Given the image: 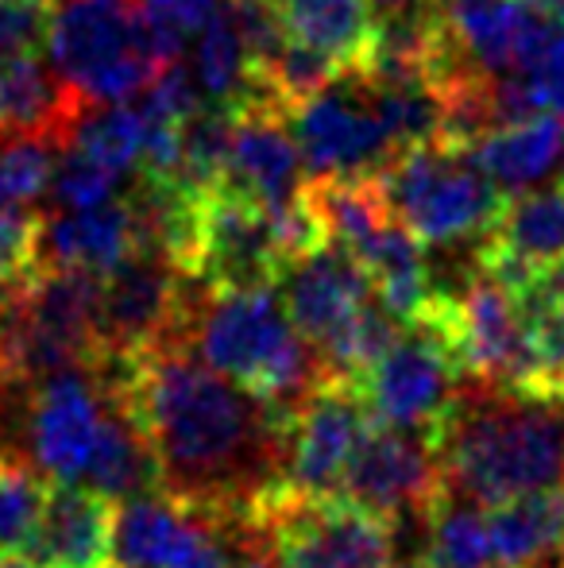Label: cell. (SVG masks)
I'll use <instances>...</instances> for the list:
<instances>
[{
  "label": "cell",
  "mask_w": 564,
  "mask_h": 568,
  "mask_svg": "<svg viewBox=\"0 0 564 568\" xmlns=\"http://www.w3.org/2000/svg\"><path fill=\"white\" fill-rule=\"evenodd\" d=\"M475 163L506 197L537 186L553 174L564 159V120L561 116H530L519 124L491 128L472 148Z\"/></svg>",
  "instance_id": "cell-20"
},
{
  "label": "cell",
  "mask_w": 564,
  "mask_h": 568,
  "mask_svg": "<svg viewBox=\"0 0 564 568\" xmlns=\"http://www.w3.org/2000/svg\"><path fill=\"white\" fill-rule=\"evenodd\" d=\"M189 74H194L197 93L209 105H244V101L256 98V90H252V62L228 4H221L217 16L194 36Z\"/></svg>",
  "instance_id": "cell-24"
},
{
  "label": "cell",
  "mask_w": 564,
  "mask_h": 568,
  "mask_svg": "<svg viewBox=\"0 0 564 568\" xmlns=\"http://www.w3.org/2000/svg\"><path fill=\"white\" fill-rule=\"evenodd\" d=\"M468 383L437 434L449 495L495 507L564 487V403Z\"/></svg>",
  "instance_id": "cell-3"
},
{
  "label": "cell",
  "mask_w": 564,
  "mask_h": 568,
  "mask_svg": "<svg viewBox=\"0 0 564 568\" xmlns=\"http://www.w3.org/2000/svg\"><path fill=\"white\" fill-rule=\"evenodd\" d=\"M23 442L47 479L85 484L109 499L155 491L158 468L132 414L121 356L62 367L31 379L23 398Z\"/></svg>",
  "instance_id": "cell-2"
},
{
  "label": "cell",
  "mask_w": 564,
  "mask_h": 568,
  "mask_svg": "<svg viewBox=\"0 0 564 568\" xmlns=\"http://www.w3.org/2000/svg\"><path fill=\"white\" fill-rule=\"evenodd\" d=\"M178 341L189 344L213 372L286 410H294L329 375L314 344L294 329L275 286L221 291L202 275H186Z\"/></svg>",
  "instance_id": "cell-4"
},
{
  "label": "cell",
  "mask_w": 564,
  "mask_h": 568,
  "mask_svg": "<svg viewBox=\"0 0 564 568\" xmlns=\"http://www.w3.org/2000/svg\"><path fill=\"white\" fill-rule=\"evenodd\" d=\"M54 143L47 135H0V197L12 205L39 202L51 186Z\"/></svg>",
  "instance_id": "cell-29"
},
{
  "label": "cell",
  "mask_w": 564,
  "mask_h": 568,
  "mask_svg": "<svg viewBox=\"0 0 564 568\" xmlns=\"http://www.w3.org/2000/svg\"><path fill=\"white\" fill-rule=\"evenodd\" d=\"M488 530L499 565L550 561L564 541V487L514 495L506 503L488 507Z\"/></svg>",
  "instance_id": "cell-21"
},
{
  "label": "cell",
  "mask_w": 564,
  "mask_h": 568,
  "mask_svg": "<svg viewBox=\"0 0 564 568\" xmlns=\"http://www.w3.org/2000/svg\"><path fill=\"white\" fill-rule=\"evenodd\" d=\"M286 260L275 240L271 213L233 190H213L202 202L197 255L189 275H202L209 286H275Z\"/></svg>",
  "instance_id": "cell-14"
},
{
  "label": "cell",
  "mask_w": 564,
  "mask_h": 568,
  "mask_svg": "<svg viewBox=\"0 0 564 568\" xmlns=\"http://www.w3.org/2000/svg\"><path fill=\"white\" fill-rule=\"evenodd\" d=\"M121 372L158 487L228 510H256L286 487V406L225 379L182 341L121 356Z\"/></svg>",
  "instance_id": "cell-1"
},
{
  "label": "cell",
  "mask_w": 564,
  "mask_h": 568,
  "mask_svg": "<svg viewBox=\"0 0 564 568\" xmlns=\"http://www.w3.org/2000/svg\"><path fill=\"white\" fill-rule=\"evenodd\" d=\"M457 51L483 74H526L557 31L534 0H433Z\"/></svg>",
  "instance_id": "cell-16"
},
{
  "label": "cell",
  "mask_w": 564,
  "mask_h": 568,
  "mask_svg": "<svg viewBox=\"0 0 564 568\" xmlns=\"http://www.w3.org/2000/svg\"><path fill=\"white\" fill-rule=\"evenodd\" d=\"M116 186H121V174L109 171L105 163L85 155L74 143H62L47 194L54 197V210H85V205H101L116 197Z\"/></svg>",
  "instance_id": "cell-30"
},
{
  "label": "cell",
  "mask_w": 564,
  "mask_h": 568,
  "mask_svg": "<svg viewBox=\"0 0 564 568\" xmlns=\"http://www.w3.org/2000/svg\"><path fill=\"white\" fill-rule=\"evenodd\" d=\"M132 252H136V232L124 197L39 217V267H74L105 278Z\"/></svg>",
  "instance_id": "cell-18"
},
{
  "label": "cell",
  "mask_w": 564,
  "mask_h": 568,
  "mask_svg": "<svg viewBox=\"0 0 564 568\" xmlns=\"http://www.w3.org/2000/svg\"><path fill=\"white\" fill-rule=\"evenodd\" d=\"M526 314L530 341V390L526 398H550L564 403V298L537 278L530 291L519 294Z\"/></svg>",
  "instance_id": "cell-26"
},
{
  "label": "cell",
  "mask_w": 564,
  "mask_h": 568,
  "mask_svg": "<svg viewBox=\"0 0 564 568\" xmlns=\"http://www.w3.org/2000/svg\"><path fill=\"white\" fill-rule=\"evenodd\" d=\"M545 283H550V286H553V291H557V294H561V298H564V255H561V260H557V263H553V267H550V271H545Z\"/></svg>",
  "instance_id": "cell-34"
},
{
  "label": "cell",
  "mask_w": 564,
  "mask_h": 568,
  "mask_svg": "<svg viewBox=\"0 0 564 568\" xmlns=\"http://www.w3.org/2000/svg\"><path fill=\"white\" fill-rule=\"evenodd\" d=\"M39 267V217L23 205H0V283L28 278Z\"/></svg>",
  "instance_id": "cell-31"
},
{
  "label": "cell",
  "mask_w": 564,
  "mask_h": 568,
  "mask_svg": "<svg viewBox=\"0 0 564 568\" xmlns=\"http://www.w3.org/2000/svg\"><path fill=\"white\" fill-rule=\"evenodd\" d=\"M387 568H429V565H425V561H399V565L391 561V565H387Z\"/></svg>",
  "instance_id": "cell-37"
},
{
  "label": "cell",
  "mask_w": 564,
  "mask_h": 568,
  "mask_svg": "<svg viewBox=\"0 0 564 568\" xmlns=\"http://www.w3.org/2000/svg\"><path fill=\"white\" fill-rule=\"evenodd\" d=\"M491 568V565H488ZM499 568H526V565H499Z\"/></svg>",
  "instance_id": "cell-39"
},
{
  "label": "cell",
  "mask_w": 564,
  "mask_h": 568,
  "mask_svg": "<svg viewBox=\"0 0 564 568\" xmlns=\"http://www.w3.org/2000/svg\"><path fill=\"white\" fill-rule=\"evenodd\" d=\"M557 568H564V541H561V557H557Z\"/></svg>",
  "instance_id": "cell-38"
},
{
  "label": "cell",
  "mask_w": 564,
  "mask_h": 568,
  "mask_svg": "<svg viewBox=\"0 0 564 568\" xmlns=\"http://www.w3.org/2000/svg\"><path fill=\"white\" fill-rule=\"evenodd\" d=\"M43 43L85 105L132 101L163 70L143 43L140 0H54Z\"/></svg>",
  "instance_id": "cell-6"
},
{
  "label": "cell",
  "mask_w": 564,
  "mask_h": 568,
  "mask_svg": "<svg viewBox=\"0 0 564 568\" xmlns=\"http://www.w3.org/2000/svg\"><path fill=\"white\" fill-rule=\"evenodd\" d=\"M371 414L352 379L325 375L290 410L286 437V487L298 495H340L348 460Z\"/></svg>",
  "instance_id": "cell-13"
},
{
  "label": "cell",
  "mask_w": 564,
  "mask_h": 568,
  "mask_svg": "<svg viewBox=\"0 0 564 568\" xmlns=\"http://www.w3.org/2000/svg\"><path fill=\"white\" fill-rule=\"evenodd\" d=\"M534 4H537V8H545V12H550L553 20H557L561 28H564V0H534Z\"/></svg>",
  "instance_id": "cell-35"
},
{
  "label": "cell",
  "mask_w": 564,
  "mask_h": 568,
  "mask_svg": "<svg viewBox=\"0 0 564 568\" xmlns=\"http://www.w3.org/2000/svg\"><path fill=\"white\" fill-rule=\"evenodd\" d=\"M488 236L534 267L550 271L564 255V186L511 194Z\"/></svg>",
  "instance_id": "cell-23"
},
{
  "label": "cell",
  "mask_w": 564,
  "mask_h": 568,
  "mask_svg": "<svg viewBox=\"0 0 564 568\" xmlns=\"http://www.w3.org/2000/svg\"><path fill=\"white\" fill-rule=\"evenodd\" d=\"M286 120L309 179H376L399 155L356 74H340L329 90L294 105Z\"/></svg>",
  "instance_id": "cell-9"
},
{
  "label": "cell",
  "mask_w": 564,
  "mask_h": 568,
  "mask_svg": "<svg viewBox=\"0 0 564 568\" xmlns=\"http://www.w3.org/2000/svg\"><path fill=\"white\" fill-rule=\"evenodd\" d=\"M522 78H526L537 109L564 120V28L561 23H557V31H553L550 43H545V51L537 54L534 67H530Z\"/></svg>",
  "instance_id": "cell-33"
},
{
  "label": "cell",
  "mask_w": 564,
  "mask_h": 568,
  "mask_svg": "<svg viewBox=\"0 0 564 568\" xmlns=\"http://www.w3.org/2000/svg\"><path fill=\"white\" fill-rule=\"evenodd\" d=\"M340 495L379 510V515L407 523V518H429V510L449 495L437 442L418 429L368 422L352 460H348Z\"/></svg>",
  "instance_id": "cell-10"
},
{
  "label": "cell",
  "mask_w": 564,
  "mask_h": 568,
  "mask_svg": "<svg viewBox=\"0 0 564 568\" xmlns=\"http://www.w3.org/2000/svg\"><path fill=\"white\" fill-rule=\"evenodd\" d=\"M54 0H0V62L31 54L47 39Z\"/></svg>",
  "instance_id": "cell-32"
},
{
  "label": "cell",
  "mask_w": 564,
  "mask_h": 568,
  "mask_svg": "<svg viewBox=\"0 0 564 568\" xmlns=\"http://www.w3.org/2000/svg\"><path fill=\"white\" fill-rule=\"evenodd\" d=\"M113 534L116 499L85 484L51 479L43 515L23 557L35 568H116Z\"/></svg>",
  "instance_id": "cell-17"
},
{
  "label": "cell",
  "mask_w": 564,
  "mask_h": 568,
  "mask_svg": "<svg viewBox=\"0 0 564 568\" xmlns=\"http://www.w3.org/2000/svg\"><path fill=\"white\" fill-rule=\"evenodd\" d=\"M182 294L186 271L174 267L166 255L136 247L101 278V356H132L182 333Z\"/></svg>",
  "instance_id": "cell-12"
},
{
  "label": "cell",
  "mask_w": 564,
  "mask_h": 568,
  "mask_svg": "<svg viewBox=\"0 0 564 568\" xmlns=\"http://www.w3.org/2000/svg\"><path fill=\"white\" fill-rule=\"evenodd\" d=\"M116 171L121 179L136 174L143 166V143H147V120H143L140 105L129 101H113V105H82L74 116L66 140ZM59 143V148H62Z\"/></svg>",
  "instance_id": "cell-25"
},
{
  "label": "cell",
  "mask_w": 564,
  "mask_h": 568,
  "mask_svg": "<svg viewBox=\"0 0 564 568\" xmlns=\"http://www.w3.org/2000/svg\"><path fill=\"white\" fill-rule=\"evenodd\" d=\"M51 479L35 464L0 449V554H23L43 515Z\"/></svg>",
  "instance_id": "cell-28"
},
{
  "label": "cell",
  "mask_w": 564,
  "mask_h": 568,
  "mask_svg": "<svg viewBox=\"0 0 564 568\" xmlns=\"http://www.w3.org/2000/svg\"><path fill=\"white\" fill-rule=\"evenodd\" d=\"M298 43L317 47L345 70H356L371 43L376 12L368 0H275Z\"/></svg>",
  "instance_id": "cell-22"
},
{
  "label": "cell",
  "mask_w": 564,
  "mask_h": 568,
  "mask_svg": "<svg viewBox=\"0 0 564 568\" xmlns=\"http://www.w3.org/2000/svg\"><path fill=\"white\" fill-rule=\"evenodd\" d=\"M225 190L264 205L267 213L286 210L306 194V159L290 132V120L267 98H252L236 105L233 148H228Z\"/></svg>",
  "instance_id": "cell-15"
},
{
  "label": "cell",
  "mask_w": 564,
  "mask_h": 568,
  "mask_svg": "<svg viewBox=\"0 0 564 568\" xmlns=\"http://www.w3.org/2000/svg\"><path fill=\"white\" fill-rule=\"evenodd\" d=\"M256 515L271 530L279 568H387L399 523L348 495H298L283 487Z\"/></svg>",
  "instance_id": "cell-7"
},
{
  "label": "cell",
  "mask_w": 564,
  "mask_h": 568,
  "mask_svg": "<svg viewBox=\"0 0 564 568\" xmlns=\"http://www.w3.org/2000/svg\"><path fill=\"white\" fill-rule=\"evenodd\" d=\"M279 286V298L286 314H290L294 329L314 344L325 372H329L332 352L345 344L352 325L360 322V314L376 302L371 275L356 263V255L345 244L325 240L301 260L286 263Z\"/></svg>",
  "instance_id": "cell-11"
},
{
  "label": "cell",
  "mask_w": 564,
  "mask_h": 568,
  "mask_svg": "<svg viewBox=\"0 0 564 568\" xmlns=\"http://www.w3.org/2000/svg\"><path fill=\"white\" fill-rule=\"evenodd\" d=\"M425 565L429 568H488L495 546L488 530V507L444 495L425 518Z\"/></svg>",
  "instance_id": "cell-27"
},
{
  "label": "cell",
  "mask_w": 564,
  "mask_h": 568,
  "mask_svg": "<svg viewBox=\"0 0 564 568\" xmlns=\"http://www.w3.org/2000/svg\"><path fill=\"white\" fill-rule=\"evenodd\" d=\"M82 105L35 51L0 62V135H47L59 148Z\"/></svg>",
  "instance_id": "cell-19"
},
{
  "label": "cell",
  "mask_w": 564,
  "mask_h": 568,
  "mask_svg": "<svg viewBox=\"0 0 564 568\" xmlns=\"http://www.w3.org/2000/svg\"><path fill=\"white\" fill-rule=\"evenodd\" d=\"M457 379L460 367L441 333L429 325H402L399 337L356 379V390L376 422L418 429L437 442L457 403Z\"/></svg>",
  "instance_id": "cell-8"
},
{
  "label": "cell",
  "mask_w": 564,
  "mask_h": 568,
  "mask_svg": "<svg viewBox=\"0 0 564 568\" xmlns=\"http://www.w3.org/2000/svg\"><path fill=\"white\" fill-rule=\"evenodd\" d=\"M0 568H35L23 554H0Z\"/></svg>",
  "instance_id": "cell-36"
},
{
  "label": "cell",
  "mask_w": 564,
  "mask_h": 568,
  "mask_svg": "<svg viewBox=\"0 0 564 568\" xmlns=\"http://www.w3.org/2000/svg\"><path fill=\"white\" fill-rule=\"evenodd\" d=\"M387 210L425 247L475 240L499 221L506 194L483 174L468 148L422 143L407 148L376 174Z\"/></svg>",
  "instance_id": "cell-5"
}]
</instances>
